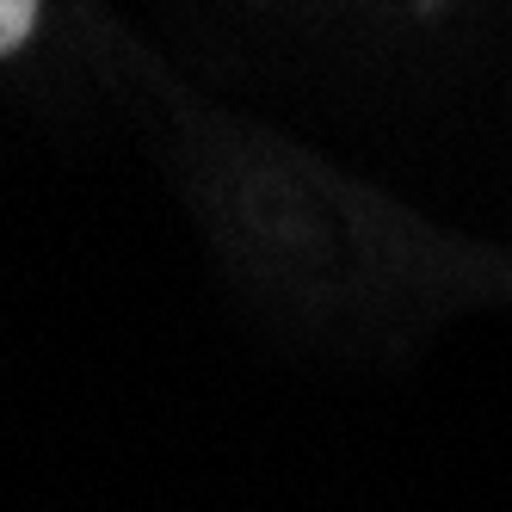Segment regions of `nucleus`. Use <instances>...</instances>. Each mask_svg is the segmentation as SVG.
I'll list each match as a JSON object with an SVG mask.
<instances>
[{
  "instance_id": "1",
  "label": "nucleus",
  "mask_w": 512,
  "mask_h": 512,
  "mask_svg": "<svg viewBox=\"0 0 512 512\" xmlns=\"http://www.w3.org/2000/svg\"><path fill=\"white\" fill-rule=\"evenodd\" d=\"M31 25H38V0H0V56H13Z\"/></svg>"
}]
</instances>
